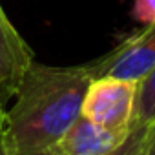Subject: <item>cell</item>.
<instances>
[{"instance_id":"1","label":"cell","mask_w":155,"mask_h":155,"mask_svg":"<svg viewBox=\"0 0 155 155\" xmlns=\"http://www.w3.org/2000/svg\"><path fill=\"white\" fill-rule=\"evenodd\" d=\"M91 77L86 66H44L33 62L6 110L4 140L9 155L51 151L81 117Z\"/></svg>"},{"instance_id":"2","label":"cell","mask_w":155,"mask_h":155,"mask_svg":"<svg viewBox=\"0 0 155 155\" xmlns=\"http://www.w3.org/2000/svg\"><path fill=\"white\" fill-rule=\"evenodd\" d=\"M135 95L137 82L115 77L91 79L82 101L81 115L113 133L126 137L133 126Z\"/></svg>"},{"instance_id":"3","label":"cell","mask_w":155,"mask_h":155,"mask_svg":"<svg viewBox=\"0 0 155 155\" xmlns=\"http://www.w3.org/2000/svg\"><path fill=\"white\" fill-rule=\"evenodd\" d=\"M91 79L115 77L139 82L155 68V24L135 31L106 55L84 64Z\"/></svg>"},{"instance_id":"4","label":"cell","mask_w":155,"mask_h":155,"mask_svg":"<svg viewBox=\"0 0 155 155\" xmlns=\"http://www.w3.org/2000/svg\"><path fill=\"white\" fill-rule=\"evenodd\" d=\"M33 51L0 6V99L15 97L22 77L33 64Z\"/></svg>"},{"instance_id":"5","label":"cell","mask_w":155,"mask_h":155,"mask_svg":"<svg viewBox=\"0 0 155 155\" xmlns=\"http://www.w3.org/2000/svg\"><path fill=\"white\" fill-rule=\"evenodd\" d=\"M126 137L113 133L81 115L51 150L55 155H106Z\"/></svg>"},{"instance_id":"6","label":"cell","mask_w":155,"mask_h":155,"mask_svg":"<svg viewBox=\"0 0 155 155\" xmlns=\"http://www.w3.org/2000/svg\"><path fill=\"white\" fill-rule=\"evenodd\" d=\"M155 122V68L137 82L133 124L151 126Z\"/></svg>"},{"instance_id":"7","label":"cell","mask_w":155,"mask_h":155,"mask_svg":"<svg viewBox=\"0 0 155 155\" xmlns=\"http://www.w3.org/2000/svg\"><path fill=\"white\" fill-rule=\"evenodd\" d=\"M148 130H150V126L133 124L131 130H130V133L126 135V139H124L115 150H111V151L106 153V155H142L144 140H146ZM49 155H55V153L49 151Z\"/></svg>"},{"instance_id":"8","label":"cell","mask_w":155,"mask_h":155,"mask_svg":"<svg viewBox=\"0 0 155 155\" xmlns=\"http://www.w3.org/2000/svg\"><path fill=\"white\" fill-rule=\"evenodd\" d=\"M131 17L142 26L155 24V0H133Z\"/></svg>"},{"instance_id":"9","label":"cell","mask_w":155,"mask_h":155,"mask_svg":"<svg viewBox=\"0 0 155 155\" xmlns=\"http://www.w3.org/2000/svg\"><path fill=\"white\" fill-rule=\"evenodd\" d=\"M142 155H155V122H153V124L150 126V130H148V135H146V140H144Z\"/></svg>"},{"instance_id":"10","label":"cell","mask_w":155,"mask_h":155,"mask_svg":"<svg viewBox=\"0 0 155 155\" xmlns=\"http://www.w3.org/2000/svg\"><path fill=\"white\" fill-rule=\"evenodd\" d=\"M4 119H6V104L0 99V133H4Z\"/></svg>"},{"instance_id":"11","label":"cell","mask_w":155,"mask_h":155,"mask_svg":"<svg viewBox=\"0 0 155 155\" xmlns=\"http://www.w3.org/2000/svg\"><path fill=\"white\" fill-rule=\"evenodd\" d=\"M0 155H9V150H8L6 140H4V133H0Z\"/></svg>"},{"instance_id":"12","label":"cell","mask_w":155,"mask_h":155,"mask_svg":"<svg viewBox=\"0 0 155 155\" xmlns=\"http://www.w3.org/2000/svg\"><path fill=\"white\" fill-rule=\"evenodd\" d=\"M42 155H49V151H48V153H42Z\"/></svg>"}]
</instances>
